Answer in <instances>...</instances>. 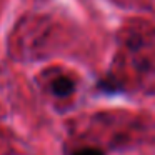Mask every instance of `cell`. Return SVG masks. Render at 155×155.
Here are the masks:
<instances>
[{"label": "cell", "mask_w": 155, "mask_h": 155, "mask_svg": "<svg viewBox=\"0 0 155 155\" xmlns=\"http://www.w3.org/2000/svg\"><path fill=\"white\" fill-rule=\"evenodd\" d=\"M50 88H52V94H54L55 97L64 98V97H68V95L74 94L75 84L68 77H58V78H55V80L52 82Z\"/></svg>", "instance_id": "6da1fadb"}, {"label": "cell", "mask_w": 155, "mask_h": 155, "mask_svg": "<svg viewBox=\"0 0 155 155\" xmlns=\"http://www.w3.org/2000/svg\"><path fill=\"white\" fill-rule=\"evenodd\" d=\"M72 155H105V153L98 148H82V150L74 152Z\"/></svg>", "instance_id": "7a4b0ae2"}]
</instances>
